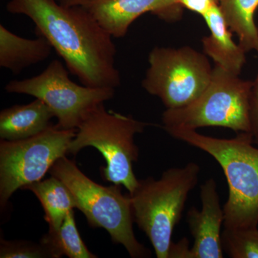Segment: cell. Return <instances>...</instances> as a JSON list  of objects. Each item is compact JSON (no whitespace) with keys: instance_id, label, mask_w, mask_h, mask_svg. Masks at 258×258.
I'll return each instance as SVG.
<instances>
[{"instance_id":"cell-1","label":"cell","mask_w":258,"mask_h":258,"mask_svg":"<svg viewBox=\"0 0 258 258\" xmlns=\"http://www.w3.org/2000/svg\"><path fill=\"white\" fill-rule=\"evenodd\" d=\"M6 9L28 17L37 35L47 39L82 85L115 89L120 86L113 37L87 8L62 6L55 0H10Z\"/></svg>"},{"instance_id":"cell-2","label":"cell","mask_w":258,"mask_h":258,"mask_svg":"<svg viewBox=\"0 0 258 258\" xmlns=\"http://www.w3.org/2000/svg\"><path fill=\"white\" fill-rule=\"evenodd\" d=\"M171 137L208 153L219 163L227 184L224 226L228 228L258 225V147L250 133L218 139L182 128L166 129Z\"/></svg>"},{"instance_id":"cell-3","label":"cell","mask_w":258,"mask_h":258,"mask_svg":"<svg viewBox=\"0 0 258 258\" xmlns=\"http://www.w3.org/2000/svg\"><path fill=\"white\" fill-rule=\"evenodd\" d=\"M200 166L190 162L139 180L129 194L134 222L150 240L158 258H169L173 231L181 220L190 191L198 184Z\"/></svg>"},{"instance_id":"cell-4","label":"cell","mask_w":258,"mask_h":258,"mask_svg":"<svg viewBox=\"0 0 258 258\" xmlns=\"http://www.w3.org/2000/svg\"><path fill=\"white\" fill-rule=\"evenodd\" d=\"M49 173L68 186L76 208L84 214L91 227L106 230L113 243L123 245L131 257H150V250L134 235L132 201L129 195L122 194L120 185L97 184L66 156L56 161Z\"/></svg>"},{"instance_id":"cell-5","label":"cell","mask_w":258,"mask_h":258,"mask_svg":"<svg viewBox=\"0 0 258 258\" xmlns=\"http://www.w3.org/2000/svg\"><path fill=\"white\" fill-rule=\"evenodd\" d=\"M148 125L131 115L107 111L101 103L78 127L69 154L75 155L84 148H96L106 160V166L101 170L103 178L113 184L122 185L132 194L139 183L133 169L139 158L134 138Z\"/></svg>"},{"instance_id":"cell-6","label":"cell","mask_w":258,"mask_h":258,"mask_svg":"<svg viewBox=\"0 0 258 258\" xmlns=\"http://www.w3.org/2000/svg\"><path fill=\"white\" fill-rule=\"evenodd\" d=\"M252 86V81L241 79L239 76L215 66L208 87L195 101L163 113L164 129L197 130L202 127L219 126L236 133H250Z\"/></svg>"},{"instance_id":"cell-7","label":"cell","mask_w":258,"mask_h":258,"mask_svg":"<svg viewBox=\"0 0 258 258\" xmlns=\"http://www.w3.org/2000/svg\"><path fill=\"white\" fill-rule=\"evenodd\" d=\"M148 59L142 87L159 98L166 109L192 103L211 81L214 68L205 54L192 47H156Z\"/></svg>"},{"instance_id":"cell-8","label":"cell","mask_w":258,"mask_h":258,"mask_svg":"<svg viewBox=\"0 0 258 258\" xmlns=\"http://www.w3.org/2000/svg\"><path fill=\"white\" fill-rule=\"evenodd\" d=\"M76 129L50 125L30 138L0 142V205L19 189L42 180L56 161L69 154Z\"/></svg>"},{"instance_id":"cell-9","label":"cell","mask_w":258,"mask_h":258,"mask_svg":"<svg viewBox=\"0 0 258 258\" xmlns=\"http://www.w3.org/2000/svg\"><path fill=\"white\" fill-rule=\"evenodd\" d=\"M5 89L41 100L57 118L56 125L67 130H77L90 111L115 94V88L88 87L74 83L70 79L69 70L58 60H52L38 76L10 81Z\"/></svg>"},{"instance_id":"cell-10","label":"cell","mask_w":258,"mask_h":258,"mask_svg":"<svg viewBox=\"0 0 258 258\" xmlns=\"http://www.w3.org/2000/svg\"><path fill=\"white\" fill-rule=\"evenodd\" d=\"M201 210L193 207L186 221L194 240V258H222V225L225 214L220 204L216 181L210 178L200 188Z\"/></svg>"},{"instance_id":"cell-11","label":"cell","mask_w":258,"mask_h":258,"mask_svg":"<svg viewBox=\"0 0 258 258\" xmlns=\"http://www.w3.org/2000/svg\"><path fill=\"white\" fill-rule=\"evenodd\" d=\"M86 8L112 37H125L132 24L147 13L175 20L182 8L176 0H91Z\"/></svg>"},{"instance_id":"cell-12","label":"cell","mask_w":258,"mask_h":258,"mask_svg":"<svg viewBox=\"0 0 258 258\" xmlns=\"http://www.w3.org/2000/svg\"><path fill=\"white\" fill-rule=\"evenodd\" d=\"M210 34L203 37L204 51L210 56L215 66L239 76L246 62V52L232 40V34L220 9L215 5L203 16Z\"/></svg>"},{"instance_id":"cell-13","label":"cell","mask_w":258,"mask_h":258,"mask_svg":"<svg viewBox=\"0 0 258 258\" xmlns=\"http://www.w3.org/2000/svg\"><path fill=\"white\" fill-rule=\"evenodd\" d=\"M53 117L49 107L37 98L28 104L5 108L0 113V138L18 141L35 137L52 125Z\"/></svg>"},{"instance_id":"cell-14","label":"cell","mask_w":258,"mask_h":258,"mask_svg":"<svg viewBox=\"0 0 258 258\" xmlns=\"http://www.w3.org/2000/svg\"><path fill=\"white\" fill-rule=\"evenodd\" d=\"M52 46L47 38L18 36L0 25V66L19 74L24 69L41 62L51 55Z\"/></svg>"},{"instance_id":"cell-15","label":"cell","mask_w":258,"mask_h":258,"mask_svg":"<svg viewBox=\"0 0 258 258\" xmlns=\"http://www.w3.org/2000/svg\"><path fill=\"white\" fill-rule=\"evenodd\" d=\"M23 189L30 190L38 199L45 212V220L49 228H59L68 214L76 208L74 195L55 176L32 183Z\"/></svg>"},{"instance_id":"cell-16","label":"cell","mask_w":258,"mask_h":258,"mask_svg":"<svg viewBox=\"0 0 258 258\" xmlns=\"http://www.w3.org/2000/svg\"><path fill=\"white\" fill-rule=\"evenodd\" d=\"M219 6L231 32L237 35L239 45L246 52L258 46V27L254 15L258 0H220Z\"/></svg>"},{"instance_id":"cell-17","label":"cell","mask_w":258,"mask_h":258,"mask_svg":"<svg viewBox=\"0 0 258 258\" xmlns=\"http://www.w3.org/2000/svg\"><path fill=\"white\" fill-rule=\"evenodd\" d=\"M40 242L50 250L52 258H96L81 238L75 220L74 211L68 214L60 227L49 228Z\"/></svg>"},{"instance_id":"cell-18","label":"cell","mask_w":258,"mask_h":258,"mask_svg":"<svg viewBox=\"0 0 258 258\" xmlns=\"http://www.w3.org/2000/svg\"><path fill=\"white\" fill-rule=\"evenodd\" d=\"M224 252L232 258H258V228H228L222 232Z\"/></svg>"},{"instance_id":"cell-19","label":"cell","mask_w":258,"mask_h":258,"mask_svg":"<svg viewBox=\"0 0 258 258\" xmlns=\"http://www.w3.org/2000/svg\"><path fill=\"white\" fill-rule=\"evenodd\" d=\"M1 258H52L50 250L41 242L0 240Z\"/></svg>"},{"instance_id":"cell-20","label":"cell","mask_w":258,"mask_h":258,"mask_svg":"<svg viewBox=\"0 0 258 258\" xmlns=\"http://www.w3.org/2000/svg\"><path fill=\"white\" fill-rule=\"evenodd\" d=\"M256 51L258 54V46ZM249 118H250L251 134L254 144L258 147V73L254 81H252L249 98Z\"/></svg>"},{"instance_id":"cell-21","label":"cell","mask_w":258,"mask_h":258,"mask_svg":"<svg viewBox=\"0 0 258 258\" xmlns=\"http://www.w3.org/2000/svg\"><path fill=\"white\" fill-rule=\"evenodd\" d=\"M220 0H176V5L186 8L194 13L204 16L215 6Z\"/></svg>"},{"instance_id":"cell-22","label":"cell","mask_w":258,"mask_h":258,"mask_svg":"<svg viewBox=\"0 0 258 258\" xmlns=\"http://www.w3.org/2000/svg\"><path fill=\"white\" fill-rule=\"evenodd\" d=\"M169 258H194L191 249L189 248V240L184 237L176 243L173 242Z\"/></svg>"},{"instance_id":"cell-23","label":"cell","mask_w":258,"mask_h":258,"mask_svg":"<svg viewBox=\"0 0 258 258\" xmlns=\"http://www.w3.org/2000/svg\"><path fill=\"white\" fill-rule=\"evenodd\" d=\"M91 0H57V3L64 7L82 6L86 8Z\"/></svg>"}]
</instances>
